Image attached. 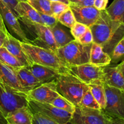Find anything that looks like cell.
<instances>
[{"instance_id":"6da1fadb","label":"cell","mask_w":124,"mask_h":124,"mask_svg":"<svg viewBox=\"0 0 124 124\" xmlns=\"http://www.w3.org/2000/svg\"><path fill=\"white\" fill-rule=\"evenodd\" d=\"M89 28L93 35V42L101 46L109 55L124 37V24L112 20L105 10L101 11L98 20Z\"/></svg>"},{"instance_id":"7a4b0ae2","label":"cell","mask_w":124,"mask_h":124,"mask_svg":"<svg viewBox=\"0 0 124 124\" xmlns=\"http://www.w3.org/2000/svg\"><path fill=\"white\" fill-rule=\"evenodd\" d=\"M52 83L56 92L75 107L78 106L84 94L89 89L88 85L69 72L60 73Z\"/></svg>"},{"instance_id":"3957f363","label":"cell","mask_w":124,"mask_h":124,"mask_svg":"<svg viewBox=\"0 0 124 124\" xmlns=\"http://www.w3.org/2000/svg\"><path fill=\"white\" fill-rule=\"evenodd\" d=\"M21 46L33 64L48 67L61 73L69 72V66L59 58L56 53L31 43L21 41Z\"/></svg>"},{"instance_id":"277c9868","label":"cell","mask_w":124,"mask_h":124,"mask_svg":"<svg viewBox=\"0 0 124 124\" xmlns=\"http://www.w3.org/2000/svg\"><path fill=\"white\" fill-rule=\"evenodd\" d=\"M92 44L85 46L75 39L66 46L58 48L56 53L69 66L82 65L89 62Z\"/></svg>"},{"instance_id":"5b68a950","label":"cell","mask_w":124,"mask_h":124,"mask_svg":"<svg viewBox=\"0 0 124 124\" xmlns=\"http://www.w3.org/2000/svg\"><path fill=\"white\" fill-rule=\"evenodd\" d=\"M28 103L26 93L16 90L0 81V110L5 117L17 109L28 106Z\"/></svg>"},{"instance_id":"8992f818","label":"cell","mask_w":124,"mask_h":124,"mask_svg":"<svg viewBox=\"0 0 124 124\" xmlns=\"http://www.w3.org/2000/svg\"><path fill=\"white\" fill-rule=\"evenodd\" d=\"M106 105L104 112L108 116L124 119V92L104 83Z\"/></svg>"},{"instance_id":"52a82bcc","label":"cell","mask_w":124,"mask_h":124,"mask_svg":"<svg viewBox=\"0 0 124 124\" xmlns=\"http://www.w3.org/2000/svg\"><path fill=\"white\" fill-rule=\"evenodd\" d=\"M70 124H108V117L102 110L84 107H75Z\"/></svg>"},{"instance_id":"ba28073f","label":"cell","mask_w":124,"mask_h":124,"mask_svg":"<svg viewBox=\"0 0 124 124\" xmlns=\"http://www.w3.org/2000/svg\"><path fill=\"white\" fill-rule=\"evenodd\" d=\"M28 106L32 112L42 114L59 124H69L72 116L71 113L58 108L49 103L39 102L29 99Z\"/></svg>"},{"instance_id":"9c48e42d","label":"cell","mask_w":124,"mask_h":124,"mask_svg":"<svg viewBox=\"0 0 124 124\" xmlns=\"http://www.w3.org/2000/svg\"><path fill=\"white\" fill-rule=\"evenodd\" d=\"M69 73L87 85L103 82V67L89 62L69 66Z\"/></svg>"},{"instance_id":"30bf717a","label":"cell","mask_w":124,"mask_h":124,"mask_svg":"<svg viewBox=\"0 0 124 124\" xmlns=\"http://www.w3.org/2000/svg\"><path fill=\"white\" fill-rule=\"evenodd\" d=\"M0 13L2 16L5 25L8 28L10 32L13 33L19 38V40L22 42L31 43L21 27L18 17L2 0H0Z\"/></svg>"},{"instance_id":"8fae6325","label":"cell","mask_w":124,"mask_h":124,"mask_svg":"<svg viewBox=\"0 0 124 124\" xmlns=\"http://www.w3.org/2000/svg\"><path fill=\"white\" fill-rule=\"evenodd\" d=\"M76 22L82 23L90 27L99 18L101 11L94 6H80L75 4H70Z\"/></svg>"},{"instance_id":"7c38bea8","label":"cell","mask_w":124,"mask_h":124,"mask_svg":"<svg viewBox=\"0 0 124 124\" xmlns=\"http://www.w3.org/2000/svg\"><path fill=\"white\" fill-rule=\"evenodd\" d=\"M26 95L29 99L50 104L59 94L56 92L52 82H50L42 84L41 85L28 91Z\"/></svg>"},{"instance_id":"4fadbf2b","label":"cell","mask_w":124,"mask_h":124,"mask_svg":"<svg viewBox=\"0 0 124 124\" xmlns=\"http://www.w3.org/2000/svg\"><path fill=\"white\" fill-rule=\"evenodd\" d=\"M25 24L33 30L34 33L36 35L35 42H41L47 49L56 52L58 48L50 28L38 23H27Z\"/></svg>"},{"instance_id":"5bb4252c","label":"cell","mask_w":124,"mask_h":124,"mask_svg":"<svg viewBox=\"0 0 124 124\" xmlns=\"http://www.w3.org/2000/svg\"><path fill=\"white\" fill-rule=\"evenodd\" d=\"M2 47L7 49L25 66H30L33 64L23 50L21 46L20 40L12 36L8 31L6 32V38Z\"/></svg>"},{"instance_id":"9a60e30c","label":"cell","mask_w":124,"mask_h":124,"mask_svg":"<svg viewBox=\"0 0 124 124\" xmlns=\"http://www.w3.org/2000/svg\"><path fill=\"white\" fill-rule=\"evenodd\" d=\"M17 17L25 24L38 23L42 24L40 14L27 1H19L15 7Z\"/></svg>"},{"instance_id":"2e32d148","label":"cell","mask_w":124,"mask_h":124,"mask_svg":"<svg viewBox=\"0 0 124 124\" xmlns=\"http://www.w3.org/2000/svg\"><path fill=\"white\" fill-rule=\"evenodd\" d=\"M103 82L110 87L124 92V76L117 67V65L103 67Z\"/></svg>"},{"instance_id":"e0dca14e","label":"cell","mask_w":124,"mask_h":124,"mask_svg":"<svg viewBox=\"0 0 124 124\" xmlns=\"http://www.w3.org/2000/svg\"><path fill=\"white\" fill-rule=\"evenodd\" d=\"M27 67L41 84L52 82L61 73L55 69L36 64H33L30 66Z\"/></svg>"},{"instance_id":"ac0fdd59","label":"cell","mask_w":124,"mask_h":124,"mask_svg":"<svg viewBox=\"0 0 124 124\" xmlns=\"http://www.w3.org/2000/svg\"><path fill=\"white\" fill-rule=\"evenodd\" d=\"M0 81L19 92L25 93L27 92L21 85L12 68L1 61H0Z\"/></svg>"},{"instance_id":"d6986e66","label":"cell","mask_w":124,"mask_h":124,"mask_svg":"<svg viewBox=\"0 0 124 124\" xmlns=\"http://www.w3.org/2000/svg\"><path fill=\"white\" fill-rule=\"evenodd\" d=\"M12 69L15 73L21 85L27 92L42 84L35 77L27 66L12 68Z\"/></svg>"},{"instance_id":"ffe728a7","label":"cell","mask_w":124,"mask_h":124,"mask_svg":"<svg viewBox=\"0 0 124 124\" xmlns=\"http://www.w3.org/2000/svg\"><path fill=\"white\" fill-rule=\"evenodd\" d=\"M89 63L98 67H105L111 64V58L100 45L93 42L90 55Z\"/></svg>"},{"instance_id":"44dd1931","label":"cell","mask_w":124,"mask_h":124,"mask_svg":"<svg viewBox=\"0 0 124 124\" xmlns=\"http://www.w3.org/2000/svg\"><path fill=\"white\" fill-rule=\"evenodd\" d=\"M67 28L58 22L53 27L50 29L58 48L64 47L75 40L70 30H68Z\"/></svg>"},{"instance_id":"7402d4cb","label":"cell","mask_w":124,"mask_h":124,"mask_svg":"<svg viewBox=\"0 0 124 124\" xmlns=\"http://www.w3.org/2000/svg\"><path fill=\"white\" fill-rule=\"evenodd\" d=\"M8 124H32L33 113L29 106L17 109L6 117Z\"/></svg>"},{"instance_id":"603a6c76","label":"cell","mask_w":124,"mask_h":124,"mask_svg":"<svg viewBox=\"0 0 124 124\" xmlns=\"http://www.w3.org/2000/svg\"><path fill=\"white\" fill-rule=\"evenodd\" d=\"M105 11L112 20L124 24V0H114Z\"/></svg>"},{"instance_id":"cb8c5ba5","label":"cell","mask_w":124,"mask_h":124,"mask_svg":"<svg viewBox=\"0 0 124 124\" xmlns=\"http://www.w3.org/2000/svg\"><path fill=\"white\" fill-rule=\"evenodd\" d=\"M88 85L93 97L101 107V110H104L106 105V95L104 82L92 84Z\"/></svg>"},{"instance_id":"d4e9b609","label":"cell","mask_w":124,"mask_h":124,"mask_svg":"<svg viewBox=\"0 0 124 124\" xmlns=\"http://www.w3.org/2000/svg\"><path fill=\"white\" fill-rule=\"evenodd\" d=\"M0 61L12 68L25 66L21 62L19 61L16 57L3 47L0 48Z\"/></svg>"},{"instance_id":"484cf974","label":"cell","mask_w":124,"mask_h":124,"mask_svg":"<svg viewBox=\"0 0 124 124\" xmlns=\"http://www.w3.org/2000/svg\"><path fill=\"white\" fill-rule=\"evenodd\" d=\"M27 2L39 13L52 15L51 1L50 0H27Z\"/></svg>"},{"instance_id":"4316f807","label":"cell","mask_w":124,"mask_h":124,"mask_svg":"<svg viewBox=\"0 0 124 124\" xmlns=\"http://www.w3.org/2000/svg\"><path fill=\"white\" fill-rule=\"evenodd\" d=\"M110 56L111 63L113 64L124 60V37L114 47Z\"/></svg>"},{"instance_id":"83f0119b","label":"cell","mask_w":124,"mask_h":124,"mask_svg":"<svg viewBox=\"0 0 124 124\" xmlns=\"http://www.w3.org/2000/svg\"><path fill=\"white\" fill-rule=\"evenodd\" d=\"M50 104L58 108L67 111L71 114H73V113L75 111V107H76L72 103L61 95L56 97Z\"/></svg>"},{"instance_id":"f1b7e54d","label":"cell","mask_w":124,"mask_h":124,"mask_svg":"<svg viewBox=\"0 0 124 124\" xmlns=\"http://www.w3.org/2000/svg\"><path fill=\"white\" fill-rule=\"evenodd\" d=\"M78 106L96 109V110H101V107L94 98L90 88L84 94Z\"/></svg>"},{"instance_id":"f546056e","label":"cell","mask_w":124,"mask_h":124,"mask_svg":"<svg viewBox=\"0 0 124 124\" xmlns=\"http://www.w3.org/2000/svg\"><path fill=\"white\" fill-rule=\"evenodd\" d=\"M57 18H58V22L70 29L73 26V25L76 22L73 13L70 8L58 16Z\"/></svg>"},{"instance_id":"4dcf8cb0","label":"cell","mask_w":124,"mask_h":124,"mask_svg":"<svg viewBox=\"0 0 124 124\" xmlns=\"http://www.w3.org/2000/svg\"><path fill=\"white\" fill-rule=\"evenodd\" d=\"M69 8L70 4L61 1H51V10L52 14L56 17H58Z\"/></svg>"},{"instance_id":"1f68e13d","label":"cell","mask_w":124,"mask_h":124,"mask_svg":"<svg viewBox=\"0 0 124 124\" xmlns=\"http://www.w3.org/2000/svg\"><path fill=\"white\" fill-rule=\"evenodd\" d=\"M88 27L82 23L76 22L73 26L70 29V32L75 40H78L85 33Z\"/></svg>"},{"instance_id":"d6a6232c","label":"cell","mask_w":124,"mask_h":124,"mask_svg":"<svg viewBox=\"0 0 124 124\" xmlns=\"http://www.w3.org/2000/svg\"><path fill=\"white\" fill-rule=\"evenodd\" d=\"M32 112V111H31ZM32 124H59L52 119L40 114L39 113L32 112ZM69 124H70L69 123Z\"/></svg>"},{"instance_id":"836d02e7","label":"cell","mask_w":124,"mask_h":124,"mask_svg":"<svg viewBox=\"0 0 124 124\" xmlns=\"http://www.w3.org/2000/svg\"><path fill=\"white\" fill-rule=\"evenodd\" d=\"M39 14L41 21H42V25H45L50 29L53 27L58 23L57 17H56L53 15H49L43 14V13H39Z\"/></svg>"},{"instance_id":"e575fe53","label":"cell","mask_w":124,"mask_h":124,"mask_svg":"<svg viewBox=\"0 0 124 124\" xmlns=\"http://www.w3.org/2000/svg\"><path fill=\"white\" fill-rule=\"evenodd\" d=\"M76 41L80 42L81 44L85 45V46L92 44L93 42V38L90 29L88 27L85 33Z\"/></svg>"},{"instance_id":"d590c367","label":"cell","mask_w":124,"mask_h":124,"mask_svg":"<svg viewBox=\"0 0 124 124\" xmlns=\"http://www.w3.org/2000/svg\"><path fill=\"white\" fill-rule=\"evenodd\" d=\"M108 0H94L93 6L98 10H105L107 8Z\"/></svg>"},{"instance_id":"8d00e7d4","label":"cell","mask_w":124,"mask_h":124,"mask_svg":"<svg viewBox=\"0 0 124 124\" xmlns=\"http://www.w3.org/2000/svg\"><path fill=\"white\" fill-rule=\"evenodd\" d=\"M2 1H4V2L10 7V8L12 10V12H13L17 16L16 13L15 11V7L16 6L17 4H18L20 1H19V0H2Z\"/></svg>"},{"instance_id":"74e56055","label":"cell","mask_w":124,"mask_h":124,"mask_svg":"<svg viewBox=\"0 0 124 124\" xmlns=\"http://www.w3.org/2000/svg\"><path fill=\"white\" fill-rule=\"evenodd\" d=\"M108 124H124V119L108 116Z\"/></svg>"},{"instance_id":"f35d334b","label":"cell","mask_w":124,"mask_h":124,"mask_svg":"<svg viewBox=\"0 0 124 124\" xmlns=\"http://www.w3.org/2000/svg\"><path fill=\"white\" fill-rule=\"evenodd\" d=\"M94 0H84L79 3L75 4L80 6H93Z\"/></svg>"},{"instance_id":"ab89813d","label":"cell","mask_w":124,"mask_h":124,"mask_svg":"<svg viewBox=\"0 0 124 124\" xmlns=\"http://www.w3.org/2000/svg\"><path fill=\"white\" fill-rule=\"evenodd\" d=\"M7 31H8V30H7ZM7 31H6V32H7ZM6 32L2 31V30H1V29H0V48L2 47V46H3L5 38H6Z\"/></svg>"},{"instance_id":"60d3db41","label":"cell","mask_w":124,"mask_h":124,"mask_svg":"<svg viewBox=\"0 0 124 124\" xmlns=\"http://www.w3.org/2000/svg\"><path fill=\"white\" fill-rule=\"evenodd\" d=\"M0 29H1V30H2V31H5V32H6V31H7V28H6V25H5L4 23L3 19H2V16H1V13H0Z\"/></svg>"},{"instance_id":"b9f144b4","label":"cell","mask_w":124,"mask_h":124,"mask_svg":"<svg viewBox=\"0 0 124 124\" xmlns=\"http://www.w3.org/2000/svg\"><path fill=\"white\" fill-rule=\"evenodd\" d=\"M0 124H8L7 119H6V117H5L1 110H0Z\"/></svg>"},{"instance_id":"7bdbcfd3","label":"cell","mask_w":124,"mask_h":124,"mask_svg":"<svg viewBox=\"0 0 124 124\" xmlns=\"http://www.w3.org/2000/svg\"><path fill=\"white\" fill-rule=\"evenodd\" d=\"M117 67L118 70L120 71V72L124 76V60L122 61L119 64L117 65Z\"/></svg>"},{"instance_id":"ee69618b","label":"cell","mask_w":124,"mask_h":124,"mask_svg":"<svg viewBox=\"0 0 124 124\" xmlns=\"http://www.w3.org/2000/svg\"><path fill=\"white\" fill-rule=\"evenodd\" d=\"M69 2L71 4H77L79 3V2H81L82 1H84V0H69Z\"/></svg>"},{"instance_id":"f6af8a7d","label":"cell","mask_w":124,"mask_h":124,"mask_svg":"<svg viewBox=\"0 0 124 124\" xmlns=\"http://www.w3.org/2000/svg\"><path fill=\"white\" fill-rule=\"evenodd\" d=\"M50 1H61V2H64L65 4H70V2H69V0H50Z\"/></svg>"},{"instance_id":"bcb514c9","label":"cell","mask_w":124,"mask_h":124,"mask_svg":"<svg viewBox=\"0 0 124 124\" xmlns=\"http://www.w3.org/2000/svg\"><path fill=\"white\" fill-rule=\"evenodd\" d=\"M20 1H27V0H19Z\"/></svg>"}]
</instances>
